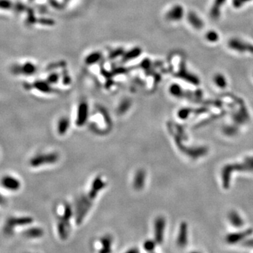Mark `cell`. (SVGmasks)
Listing matches in <instances>:
<instances>
[{
	"label": "cell",
	"instance_id": "cell-1",
	"mask_svg": "<svg viewBox=\"0 0 253 253\" xmlns=\"http://www.w3.org/2000/svg\"><path fill=\"white\" fill-rule=\"evenodd\" d=\"M234 171H253V157L246 158L243 164L227 165L222 170L223 187L228 188L230 184L231 174Z\"/></svg>",
	"mask_w": 253,
	"mask_h": 253
},
{
	"label": "cell",
	"instance_id": "cell-2",
	"mask_svg": "<svg viewBox=\"0 0 253 253\" xmlns=\"http://www.w3.org/2000/svg\"><path fill=\"white\" fill-rule=\"evenodd\" d=\"M59 159V154L56 153H49L39 154L30 160V165L34 167L42 166L45 165H51L56 162Z\"/></svg>",
	"mask_w": 253,
	"mask_h": 253
},
{
	"label": "cell",
	"instance_id": "cell-3",
	"mask_svg": "<svg viewBox=\"0 0 253 253\" xmlns=\"http://www.w3.org/2000/svg\"><path fill=\"white\" fill-rule=\"evenodd\" d=\"M166 222L163 217L156 218L154 224V236L157 244H161L164 240V234Z\"/></svg>",
	"mask_w": 253,
	"mask_h": 253
},
{
	"label": "cell",
	"instance_id": "cell-4",
	"mask_svg": "<svg viewBox=\"0 0 253 253\" xmlns=\"http://www.w3.org/2000/svg\"><path fill=\"white\" fill-rule=\"evenodd\" d=\"M37 71V67L32 63H25L23 65H13L11 66V71L15 75H30L34 74Z\"/></svg>",
	"mask_w": 253,
	"mask_h": 253
},
{
	"label": "cell",
	"instance_id": "cell-5",
	"mask_svg": "<svg viewBox=\"0 0 253 253\" xmlns=\"http://www.w3.org/2000/svg\"><path fill=\"white\" fill-rule=\"evenodd\" d=\"M229 46L238 52H250L253 53V46L238 39H231L229 42Z\"/></svg>",
	"mask_w": 253,
	"mask_h": 253
},
{
	"label": "cell",
	"instance_id": "cell-6",
	"mask_svg": "<svg viewBox=\"0 0 253 253\" xmlns=\"http://www.w3.org/2000/svg\"><path fill=\"white\" fill-rule=\"evenodd\" d=\"M89 115V107L86 102L81 103L78 106L76 125L78 127H82L86 123Z\"/></svg>",
	"mask_w": 253,
	"mask_h": 253
},
{
	"label": "cell",
	"instance_id": "cell-7",
	"mask_svg": "<svg viewBox=\"0 0 253 253\" xmlns=\"http://www.w3.org/2000/svg\"><path fill=\"white\" fill-rule=\"evenodd\" d=\"M105 187H106V183L105 182H103L102 178L100 177H97V178L94 180V182H93L91 188H90L89 192L88 193V194H87V196L88 197L89 199L93 200L96 198V197H97L100 191L102 190Z\"/></svg>",
	"mask_w": 253,
	"mask_h": 253
},
{
	"label": "cell",
	"instance_id": "cell-8",
	"mask_svg": "<svg viewBox=\"0 0 253 253\" xmlns=\"http://www.w3.org/2000/svg\"><path fill=\"white\" fill-rule=\"evenodd\" d=\"M1 184L4 188L9 191H18L21 188V182L12 176H4L1 180Z\"/></svg>",
	"mask_w": 253,
	"mask_h": 253
},
{
	"label": "cell",
	"instance_id": "cell-9",
	"mask_svg": "<svg viewBox=\"0 0 253 253\" xmlns=\"http://www.w3.org/2000/svg\"><path fill=\"white\" fill-rule=\"evenodd\" d=\"M184 16V8L181 5H175L167 11L166 18L171 21H178Z\"/></svg>",
	"mask_w": 253,
	"mask_h": 253
},
{
	"label": "cell",
	"instance_id": "cell-10",
	"mask_svg": "<svg viewBox=\"0 0 253 253\" xmlns=\"http://www.w3.org/2000/svg\"><path fill=\"white\" fill-rule=\"evenodd\" d=\"M146 171L144 170H139L134 174L133 180V187L136 190L140 191L144 187L146 183Z\"/></svg>",
	"mask_w": 253,
	"mask_h": 253
},
{
	"label": "cell",
	"instance_id": "cell-11",
	"mask_svg": "<svg viewBox=\"0 0 253 253\" xmlns=\"http://www.w3.org/2000/svg\"><path fill=\"white\" fill-rule=\"evenodd\" d=\"M188 242V226L186 222H182L179 226V231L177 237V245L184 247Z\"/></svg>",
	"mask_w": 253,
	"mask_h": 253
},
{
	"label": "cell",
	"instance_id": "cell-12",
	"mask_svg": "<svg viewBox=\"0 0 253 253\" xmlns=\"http://www.w3.org/2000/svg\"><path fill=\"white\" fill-rule=\"evenodd\" d=\"M252 229H248L243 232H238V233H234V234H229L226 237V241L229 244H235L238 243L241 240L244 239V238L248 236L250 234H252Z\"/></svg>",
	"mask_w": 253,
	"mask_h": 253
},
{
	"label": "cell",
	"instance_id": "cell-13",
	"mask_svg": "<svg viewBox=\"0 0 253 253\" xmlns=\"http://www.w3.org/2000/svg\"><path fill=\"white\" fill-rule=\"evenodd\" d=\"M229 219L230 221L231 224L236 228H240L243 225V221L242 218L237 212L231 211L229 214Z\"/></svg>",
	"mask_w": 253,
	"mask_h": 253
},
{
	"label": "cell",
	"instance_id": "cell-14",
	"mask_svg": "<svg viewBox=\"0 0 253 253\" xmlns=\"http://www.w3.org/2000/svg\"><path fill=\"white\" fill-rule=\"evenodd\" d=\"M188 20L190 24L193 26L195 29L200 30L203 27V22L199 18V16L195 13L191 12L188 16Z\"/></svg>",
	"mask_w": 253,
	"mask_h": 253
},
{
	"label": "cell",
	"instance_id": "cell-15",
	"mask_svg": "<svg viewBox=\"0 0 253 253\" xmlns=\"http://www.w3.org/2000/svg\"><path fill=\"white\" fill-rule=\"evenodd\" d=\"M69 127H70L69 119L66 117L61 118L59 123H58L57 126V130L59 134L61 135L65 134L68 132Z\"/></svg>",
	"mask_w": 253,
	"mask_h": 253
},
{
	"label": "cell",
	"instance_id": "cell-16",
	"mask_svg": "<svg viewBox=\"0 0 253 253\" xmlns=\"http://www.w3.org/2000/svg\"><path fill=\"white\" fill-rule=\"evenodd\" d=\"M24 235L26 237L30 238H38L44 235V231L42 229L34 227L26 231L24 233Z\"/></svg>",
	"mask_w": 253,
	"mask_h": 253
},
{
	"label": "cell",
	"instance_id": "cell-17",
	"mask_svg": "<svg viewBox=\"0 0 253 253\" xmlns=\"http://www.w3.org/2000/svg\"><path fill=\"white\" fill-rule=\"evenodd\" d=\"M101 243L102 245V249L100 250V252H111V245H112V238L109 235L104 236L101 239Z\"/></svg>",
	"mask_w": 253,
	"mask_h": 253
},
{
	"label": "cell",
	"instance_id": "cell-18",
	"mask_svg": "<svg viewBox=\"0 0 253 253\" xmlns=\"http://www.w3.org/2000/svg\"><path fill=\"white\" fill-rule=\"evenodd\" d=\"M33 222V220L30 217H22L19 218V219H12L9 221L8 223L9 227L11 226H14L16 224L18 225H23V224H29Z\"/></svg>",
	"mask_w": 253,
	"mask_h": 253
},
{
	"label": "cell",
	"instance_id": "cell-19",
	"mask_svg": "<svg viewBox=\"0 0 253 253\" xmlns=\"http://www.w3.org/2000/svg\"><path fill=\"white\" fill-rule=\"evenodd\" d=\"M226 0H215L214 4L213 5L211 10V15L212 18H218L219 14V8L222 7V5L224 3Z\"/></svg>",
	"mask_w": 253,
	"mask_h": 253
},
{
	"label": "cell",
	"instance_id": "cell-20",
	"mask_svg": "<svg viewBox=\"0 0 253 253\" xmlns=\"http://www.w3.org/2000/svg\"><path fill=\"white\" fill-rule=\"evenodd\" d=\"M33 87L37 89H38L39 91H41L42 92L45 93L51 92V88L48 85V84L44 82H41V81H38V82L34 83Z\"/></svg>",
	"mask_w": 253,
	"mask_h": 253
},
{
	"label": "cell",
	"instance_id": "cell-21",
	"mask_svg": "<svg viewBox=\"0 0 253 253\" xmlns=\"http://www.w3.org/2000/svg\"><path fill=\"white\" fill-rule=\"evenodd\" d=\"M214 82L219 88H225L226 87V80L223 75L217 74L214 76Z\"/></svg>",
	"mask_w": 253,
	"mask_h": 253
},
{
	"label": "cell",
	"instance_id": "cell-22",
	"mask_svg": "<svg viewBox=\"0 0 253 253\" xmlns=\"http://www.w3.org/2000/svg\"><path fill=\"white\" fill-rule=\"evenodd\" d=\"M170 92L174 97H182L183 93L181 87L177 85V84H173V85H171L170 88Z\"/></svg>",
	"mask_w": 253,
	"mask_h": 253
},
{
	"label": "cell",
	"instance_id": "cell-23",
	"mask_svg": "<svg viewBox=\"0 0 253 253\" xmlns=\"http://www.w3.org/2000/svg\"><path fill=\"white\" fill-rule=\"evenodd\" d=\"M156 244L157 243L155 242V240H148L146 241H145V243H144V248L145 250L147 252L153 251L154 249L155 248Z\"/></svg>",
	"mask_w": 253,
	"mask_h": 253
},
{
	"label": "cell",
	"instance_id": "cell-24",
	"mask_svg": "<svg viewBox=\"0 0 253 253\" xmlns=\"http://www.w3.org/2000/svg\"><path fill=\"white\" fill-rule=\"evenodd\" d=\"M206 39L210 42H215L219 39V35L215 31H209L206 33Z\"/></svg>",
	"mask_w": 253,
	"mask_h": 253
},
{
	"label": "cell",
	"instance_id": "cell-25",
	"mask_svg": "<svg viewBox=\"0 0 253 253\" xmlns=\"http://www.w3.org/2000/svg\"><path fill=\"white\" fill-rule=\"evenodd\" d=\"M13 5L10 0H0V9H11L13 8Z\"/></svg>",
	"mask_w": 253,
	"mask_h": 253
},
{
	"label": "cell",
	"instance_id": "cell-26",
	"mask_svg": "<svg viewBox=\"0 0 253 253\" xmlns=\"http://www.w3.org/2000/svg\"><path fill=\"white\" fill-rule=\"evenodd\" d=\"M192 112V110L189 108H183L181 109L178 112V116L180 119L182 120H185V119H187V118L189 116Z\"/></svg>",
	"mask_w": 253,
	"mask_h": 253
},
{
	"label": "cell",
	"instance_id": "cell-27",
	"mask_svg": "<svg viewBox=\"0 0 253 253\" xmlns=\"http://www.w3.org/2000/svg\"><path fill=\"white\" fill-rule=\"evenodd\" d=\"M99 56H100V55L98 53H94L92 55H89V56L87 58L86 61L88 64L94 63L96 61H97V60L98 59Z\"/></svg>",
	"mask_w": 253,
	"mask_h": 253
},
{
	"label": "cell",
	"instance_id": "cell-28",
	"mask_svg": "<svg viewBox=\"0 0 253 253\" xmlns=\"http://www.w3.org/2000/svg\"><path fill=\"white\" fill-rule=\"evenodd\" d=\"M13 8L17 13L22 12L25 9V6L21 4V3H17V4L13 5Z\"/></svg>",
	"mask_w": 253,
	"mask_h": 253
},
{
	"label": "cell",
	"instance_id": "cell-29",
	"mask_svg": "<svg viewBox=\"0 0 253 253\" xmlns=\"http://www.w3.org/2000/svg\"><path fill=\"white\" fill-rule=\"evenodd\" d=\"M128 108H129V101H127L126 102H124L120 105V108H119V113H123L124 112H125Z\"/></svg>",
	"mask_w": 253,
	"mask_h": 253
},
{
	"label": "cell",
	"instance_id": "cell-30",
	"mask_svg": "<svg viewBox=\"0 0 253 253\" xmlns=\"http://www.w3.org/2000/svg\"><path fill=\"white\" fill-rule=\"evenodd\" d=\"M249 1H250V0H234V5L235 7H240L242 6L243 4H245V3L248 2Z\"/></svg>",
	"mask_w": 253,
	"mask_h": 253
},
{
	"label": "cell",
	"instance_id": "cell-31",
	"mask_svg": "<svg viewBox=\"0 0 253 253\" xmlns=\"http://www.w3.org/2000/svg\"><path fill=\"white\" fill-rule=\"evenodd\" d=\"M235 128H234V127H227L226 128V129H225V132L227 134H235Z\"/></svg>",
	"mask_w": 253,
	"mask_h": 253
},
{
	"label": "cell",
	"instance_id": "cell-32",
	"mask_svg": "<svg viewBox=\"0 0 253 253\" xmlns=\"http://www.w3.org/2000/svg\"><path fill=\"white\" fill-rule=\"evenodd\" d=\"M245 245L247 246H253V240H248L247 242L245 243Z\"/></svg>",
	"mask_w": 253,
	"mask_h": 253
},
{
	"label": "cell",
	"instance_id": "cell-33",
	"mask_svg": "<svg viewBox=\"0 0 253 253\" xmlns=\"http://www.w3.org/2000/svg\"><path fill=\"white\" fill-rule=\"evenodd\" d=\"M139 250H136V248H133V249H131L127 251V252H138Z\"/></svg>",
	"mask_w": 253,
	"mask_h": 253
},
{
	"label": "cell",
	"instance_id": "cell-34",
	"mask_svg": "<svg viewBox=\"0 0 253 253\" xmlns=\"http://www.w3.org/2000/svg\"><path fill=\"white\" fill-rule=\"evenodd\" d=\"M3 202H4V199L2 198V197L1 196V195H0V204H2Z\"/></svg>",
	"mask_w": 253,
	"mask_h": 253
}]
</instances>
